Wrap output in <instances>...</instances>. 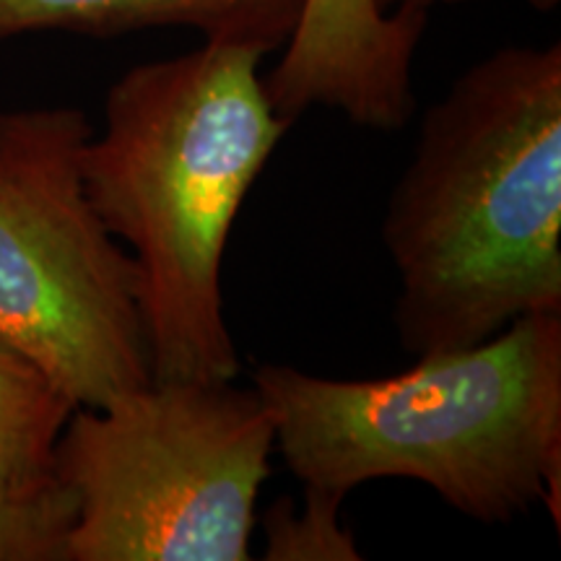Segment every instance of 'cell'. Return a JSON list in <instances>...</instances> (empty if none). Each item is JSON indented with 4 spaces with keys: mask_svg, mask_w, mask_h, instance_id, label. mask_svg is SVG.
Masks as SVG:
<instances>
[{
    "mask_svg": "<svg viewBox=\"0 0 561 561\" xmlns=\"http://www.w3.org/2000/svg\"><path fill=\"white\" fill-rule=\"evenodd\" d=\"M382 242L413 356L561 312V45L486 55L421 117Z\"/></svg>",
    "mask_w": 561,
    "mask_h": 561,
    "instance_id": "obj_1",
    "label": "cell"
},
{
    "mask_svg": "<svg viewBox=\"0 0 561 561\" xmlns=\"http://www.w3.org/2000/svg\"><path fill=\"white\" fill-rule=\"evenodd\" d=\"M343 494L305 486L301 507L280 496L263 515L265 561H359L354 533L341 523Z\"/></svg>",
    "mask_w": 561,
    "mask_h": 561,
    "instance_id": "obj_10",
    "label": "cell"
},
{
    "mask_svg": "<svg viewBox=\"0 0 561 561\" xmlns=\"http://www.w3.org/2000/svg\"><path fill=\"white\" fill-rule=\"evenodd\" d=\"M305 0H0V39L32 32L117 37L182 26L214 45L271 55L297 30Z\"/></svg>",
    "mask_w": 561,
    "mask_h": 561,
    "instance_id": "obj_7",
    "label": "cell"
},
{
    "mask_svg": "<svg viewBox=\"0 0 561 561\" xmlns=\"http://www.w3.org/2000/svg\"><path fill=\"white\" fill-rule=\"evenodd\" d=\"M430 11H385L377 0H305L265 94L286 121L328 107L351 123L398 130L416 112L413 58Z\"/></svg>",
    "mask_w": 561,
    "mask_h": 561,
    "instance_id": "obj_6",
    "label": "cell"
},
{
    "mask_svg": "<svg viewBox=\"0 0 561 561\" xmlns=\"http://www.w3.org/2000/svg\"><path fill=\"white\" fill-rule=\"evenodd\" d=\"M76 504L62 481L0 476V561H68Z\"/></svg>",
    "mask_w": 561,
    "mask_h": 561,
    "instance_id": "obj_9",
    "label": "cell"
},
{
    "mask_svg": "<svg viewBox=\"0 0 561 561\" xmlns=\"http://www.w3.org/2000/svg\"><path fill=\"white\" fill-rule=\"evenodd\" d=\"M73 401L16 348L0 343V476L55 479V447Z\"/></svg>",
    "mask_w": 561,
    "mask_h": 561,
    "instance_id": "obj_8",
    "label": "cell"
},
{
    "mask_svg": "<svg viewBox=\"0 0 561 561\" xmlns=\"http://www.w3.org/2000/svg\"><path fill=\"white\" fill-rule=\"evenodd\" d=\"M276 424L234 382H146L79 405L55 447L68 561H248Z\"/></svg>",
    "mask_w": 561,
    "mask_h": 561,
    "instance_id": "obj_4",
    "label": "cell"
},
{
    "mask_svg": "<svg viewBox=\"0 0 561 561\" xmlns=\"http://www.w3.org/2000/svg\"><path fill=\"white\" fill-rule=\"evenodd\" d=\"M81 110L0 115V343L79 405L151 382L130 252L83 187Z\"/></svg>",
    "mask_w": 561,
    "mask_h": 561,
    "instance_id": "obj_5",
    "label": "cell"
},
{
    "mask_svg": "<svg viewBox=\"0 0 561 561\" xmlns=\"http://www.w3.org/2000/svg\"><path fill=\"white\" fill-rule=\"evenodd\" d=\"M252 390L305 486L346 496L416 479L479 523L561 507V312H530L476 346L419 356L382 380L263 364Z\"/></svg>",
    "mask_w": 561,
    "mask_h": 561,
    "instance_id": "obj_3",
    "label": "cell"
},
{
    "mask_svg": "<svg viewBox=\"0 0 561 561\" xmlns=\"http://www.w3.org/2000/svg\"><path fill=\"white\" fill-rule=\"evenodd\" d=\"M263 58L203 42L130 68L83 146L89 203L136 263L153 382H234L242 369L224 318V250L291 128L265 94Z\"/></svg>",
    "mask_w": 561,
    "mask_h": 561,
    "instance_id": "obj_2",
    "label": "cell"
},
{
    "mask_svg": "<svg viewBox=\"0 0 561 561\" xmlns=\"http://www.w3.org/2000/svg\"><path fill=\"white\" fill-rule=\"evenodd\" d=\"M385 11H396V9H413V11H430L434 5H453V3H466V0H377ZM525 3L533 5L536 11L549 13L557 9L561 0H525Z\"/></svg>",
    "mask_w": 561,
    "mask_h": 561,
    "instance_id": "obj_11",
    "label": "cell"
}]
</instances>
